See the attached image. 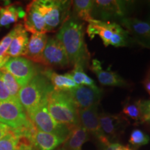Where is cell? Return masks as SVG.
Returning a JSON list of instances; mask_svg holds the SVG:
<instances>
[{"instance_id": "1", "label": "cell", "mask_w": 150, "mask_h": 150, "mask_svg": "<svg viewBox=\"0 0 150 150\" xmlns=\"http://www.w3.org/2000/svg\"><path fill=\"white\" fill-rule=\"evenodd\" d=\"M64 47L70 63L84 67L88 63L89 53L84 40L83 23L71 15L60 28L56 36Z\"/></svg>"}, {"instance_id": "2", "label": "cell", "mask_w": 150, "mask_h": 150, "mask_svg": "<svg viewBox=\"0 0 150 150\" xmlns=\"http://www.w3.org/2000/svg\"><path fill=\"white\" fill-rule=\"evenodd\" d=\"M47 108L52 117L59 123L71 129L80 125L78 108L68 91L54 90L48 97Z\"/></svg>"}, {"instance_id": "3", "label": "cell", "mask_w": 150, "mask_h": 150, "mask_svg": "<svg viewBox=\"0 0 150 150\" xmlns=\"http://www.w3.org/2000/svg\"><path fill=\"white\" fill-rule=\"evenodd\" d=\"M54 91L48 79L42 74H37L19 91L18 99L27 114L47 102L48 97Z\"/></svg>"}, {"instance_id": "4", "label": "cell", "mask_w": 150, "mask_h": 150, "mask_svg": "<svg viewBox=\"0 0 150 150\" xmlns=\"http://www.w3.org/2000/svg\"><path fill=\"white\" fill-rule=\"evenodd\" d=\"M46 26V33L63 25L70 16L72 1L64 0H35Z\"/></svg>"}, {"instance_id": "5", "label": "cell", "mask_w": 150, "mask_h": 150, "mask_svg": "<svg viewBox=\"0 0 150 150\" xmlns=\"http://www.w3.org/2000/svg\"><path fill=\"white\" fill-rule=\"evenodd\" d=\"M134 1L122 0H96L94 1L92 17L93 19L108 22L127 18Z\"/></svg>"}, {"instance_id": "6", "label": "cell", "mask_w": 150, "mask_h": 150, "mask_svg": "<svg viewBox=\"0 0 150 150\" xmlns=\"http://www.w3.org/2000/svg\"><path fill=\"white\" fill-rule=\"evenodd\" d=\"M30 121L38 131L55 134L66 139L72 129L56 122L50 115L47 108V102L27 114Z\"/></svg>"}, {"instance_id": "7", "label": "cell", "mask_w": 150, "mask_h": 150, "mask_svg": "<svg viewBox=\"0 0 150 150\" xmlns=\"http://www.w3.org/2000/svg\"><path fill=\"white\" fill-rule=\"evenodd\" d=\"M0 123L11 129H20L33 125L20 101L0 102Z\"/></svg>"}, {"instance_id": "8", "label": "cell", "mask_w": 150, "mask_h": 150, "mask_svg": "<svg viewBox=\"0 0 150 150\" xmlns=\"http://www.w3.org/2000/svg\"><path fill=\"white\" fill-rule=\"evenodd\" d=\"M100 127L104 136L110 143L117 140L125 132L129 125L128 118L123 114H110L102 112L99 114Z\"/></svg>"}, {"instance_id": "9", "label": "cell", "mask_w": 150, "mask_h": 150, "mask_svg": "<svg viewBox=\"0 0 150 150\" xmlns=\"http://www.w3.org/2000/svg\"><path fill=\"white\" fill-rule=\"evenodd\" d=\"M2 68L13 76L21 88L27 85L38 74L33 62L20 56L9 59Z\"/></svg>"}, {"instance_id": "10", "label": "cell", "mask_w": 150, "mask_h": 150, "mask_svg": "<svg viewBox=\"0 0 150 150\" xmlns=\"http://www.w3.org/2000/svg\"><path fill=\"white\" fill-rule=\"evenodd\" d=\"M42 64L55 67H66L70 64L64 47L56 37L48 39L42 54Z\"/></svg>"}, {"instance_id": "11", "label": "cell", "mask_w": 150, "mask_h": 150, "mask_svg": "<svg viewBox=\"0 0 150 150\" xmlns=\"http://www.w3.org/2000/svg\"><path fill=\"white\" fill-rule=\"evenodd\" d=\"M80 125L87 130L89 134L99 140L102 145H106L110 143L103 134L100 127L98 113V104L85 109H78Z\"/></svg>"}, {"instance_id": "12", "label": "cell", "mask_w": 150, "mask_h": 150, "mask_svg": "<svg viewBox=\"0 0 150 150\" xmlns=\"http://www.w3.org/2000/svg\"><path fill=\"white\" fill-rule=\"evenodd\" d=\"M68 92L78 109H85L99 104L102 95V91L97 86H77Z\"/></svg>"}, {"instance_id": "13", "label": "cell", "mask_w": 150, "mask_h": 150, "mask_svg": "<svg viewBox=\"0 0 150 150\" xmlns=\"http://www.w3.org/2000/svg\"><path fill=\"white\" fill-rule=\"evenodd\" d=\"M124 27L134 36L135 40L144 47L150 49V24L135 18H125L120 20Z\"/></svg>"}, {"instance_id": "14", "label": "cell", "mask_w": 150, "mask_h": 150, "mask_svg": "<svg viewBox=\"0 0 150 150\" xmlns=\"http://www.w3.org/2000/svg\"><path fill=\"white\" fill-rule=\"evenodd\" d=\"M122 27L116 22H104L93 19L88 22L86 31L91 39H93L98 35L102 39L105 47L110 45V41L112 35Z\"/></svg>"}, {"instance_id": "15", "label": "cell", "mask_w": 150, "mask_h": 150, "mask_svg": "<svg viewBox=\"0 0 150 150\" xmlns=\"http://www.w3.org/2000/svg\"><path fill=\"white\" fill-rule=\"evenodd\" d=\"M25 13L24 27L26 31L32 33H46L45 22L35 1H33L27 5Z\"/></svg>"}, {"instance_id": "16", "label": "cell", "mask_w": 150, "mask_h": 150, "mask_svg": "<svg viewBox=\"0 0 150 150\" xmlns=\"http://www.w3.org/2000/svg\"><path fill=\"white\" fill-rule=\"evenodd\" d=\"M48 40L46 33H32L29 39L24 57L27 58L34 63L42 64V54Z\"/></svg>"}, {"instance_id": "17", "label": "cell", "mask_w": 150, "mask_h": 150, "mask_svg": "<svg viewBox=\"0 0 150 150\" xmlns=\"http://www.w3.org/2000/svg\"><path fill=\"white\" fill-rule=\"evenodd\" d=\"M91 68V70L96 74L99 83L103 86L118 87H125L127 86L126 81L122 78L117 72L110 70H104L99 60L93 59L92 61Z\"/></svg>"}, {"instance_id": "18", "label": "cell", "mask_w": 150, "mask_h": 150, "mask_svg": "<svg viewBox=\"0 0 150 150\" xmlns=\"http://www.w3.org/2000/svg\"><path fill=\"white\" fill-rule=\"evenodd\" d=\"M65 140V138L55 134L43 132L38 129L31 137V141L36 150H54Z\"/></svg>"}, {"instance_id": "19", "label": "cell", "mask_w": 150, "mask_h": 150, "mask_svg": "<svg viewBox=\"0 0 150 150\" xmlns=\"http://www.w3.org/2000/svg\"><path fill=\"white\" fill-rule=\"evenodd\" d=\"M42 74L48 79L55 91H70L77 86L70 72L61 74L54 72L52 69H45Z\"/></svg>"}, {"instance_id": "20", "label": "cell", "mask_w": 150, "mask_h": 150, "mask_svg": "<svg viewBox=\"0 0 150 150\" xmlns=\"http://www.w3.org/2000/svg\"><path fill=\"white\" fill-rule=\"evenodd\" d=\"M18 28L16 34L11 42L8 51L6 53V55L8 56L9 57L16 58L23 56L27 50L29 42L28 32L24 29V25L18 24Z\"/></svg>"}, {"instance_id": "21", "label": "cell", "mask_w": 150, "mask_h": 150, "mask_svg": "<svg viewBox=\"0 0 150 150\" xmlns=\"http://www.w3.org/2000/svg\"><path fill=\"white\" fill-rule=\"evenodd\" d=\"M89 140V133L81 125L72 129L69 136L63 142L65 150H81L82 146Z\"/></svg>"}, {"instance_id": "22", "label": "cell", "mask_w": 150, "mask_h": 150, "mask_svg": "<svg viewBox=\"0 0 150 150\" xmlns=\"http://www.w3.org/2000/svg\"><path fill=\"white\" fill-rule=\"evenodd\" d=\"M25 11L21 7L9 5L0 7V28L13 24L19 18L25 17Z\"/></svg>"}, {"instance_id": "23", "label": "cell", "mask_w": 150, "mask_h": 150, "mask_svg": "<svg viewBox=\"0 0 150 150\" xmlns=\"http://www.w3.org/2000/svg\"><path fill=\"white\" fill-rule=\"evenodd\" d=\"M73 13L75 18L81 21L89 22L93 20V12L94 1L92 0H75L72 1Z\"/></svg>"}, {"instance_id": "24", "label": "cell", "mask_w": 150, "mask_h": 150, "mask_svg": "<svg viewBox=\"0 0 150 150\" xmlns=\"http://www.w3.org/2000/svg\"><path fill=\"white\" fill-rule=\"evenodd\" d=\"M122 114L127 118H130L136 124L142 123V100L131 101L128 99L124 103Z\"/></svg>"}, {"instance_id": "25", "label": "cell", "mask_w": 150, "mask_h": 150, "mask_svg": "<svg viewBox=\"0 0 150 150\" xmlns=\"http://www.w3.org/2000/svg\"><path fill=\"white\" fill-rule=\"evenodd\" d=\"M84 67L80 64L74 65V69L70 74L76 86H95V81L93 79L87 75L84 72Z\"/></svg>"}, {"instance_id": "26", "label": "cell", "mask_w": 150, "mask_h": 150, "mask_svg": "<svg viewBox=\"0 0 150 150\" xmlns=\"http://www.w3.org/2000/svg\"><path fill=\"white\" fill-rule=\"evenodd\" d=\"M0 72L1 73L5 85L6 86L7 89H8L13 99L19 101L18 94L21 87L19 86V84L16 81V79L13 77V76L8 71L6 70L5 69L1 68L0 70Z\"/></svg>"}, {"instance_id": "27", "label": "cell", "mask_w": 150, "mask_h": 150, "mask_svg": "<svg viewBox=\"0 0 150 150\" xmlns=\"http://www.w3.org/2000/svg\"><path fill=\"white\" fill-rule=\"evenodd\" d=\"M129 32L127 30L124 29L122 27L114 33L111 40L110 41V45H112L115 47H127L132 42V40L129 37Z\"/></svg>"}, {"instance_id": "28", "label": "cell", "mask_w": 150, "mask_h": 150, "mask_svg": "<svg viewBox=\"0 0 150 150\" xmlns=\"http://www.w3.org/2000/svg\"><path fill=\"white\" fill-rule=\"evenodd\" d=\"M149 137L140 129H134L131 133L129 142L134 149H138L141 146L149 143Z\"/></svg>"}, {"instance_id": "29", "label": "cell", "mask_w": 150, "mask_h": 150, "mask_svg": "<svg viewBox=\"0 0 150 150\" xmlns=\"http://www.w3.org/2000/svg\"><path fill=\"white\" fill-rule=\"evenodd\" d=\"M18 28V26L17 24L16 26H15L13 28V29L11 30L10 32L6 35L4 38H3L0 41V57H2V56L6 55V53L8 51L13 39V38L16 34Z\"/></svg>"}, {"instance_id": "30", "label": "cell", "mask_w": 150, "mask_h": 150, "mask_svg": "<svg viewBox=\"0 0 150 150\" xmlns=\"http://www.w3.org/2000/svg\"><path fill=\"white\" fill-rule=\"evenodd\" d=\"M13 99L4 82L1 73L0 72V102H5Z\"/></svg>"}, {"instance_id": "31", "label": "cell", "mask_w": 150, "mask_h": 150, "mask_svg": "<svg viewBox=\"0 0 150 150\" xmlns=\"http://www.w3.org/2000/svg\"><path fill=\"white\" fill-rule=\"evenodd\" d=\"M142 123L150 124V99L147 101L142 100Z\"/></svg>"}, {"instance_id": "32", "label": "cell", "mask_w": 150, "mask_h": 150, "mask_svg": "<svg viewBox=\"0 0 150 150\" xmlns=\"http://www.w3.org/2000/svg\"><path fill=\"white\" fill-rule=\"evenodd\" d=\"M125 146L117 143V142H112L108 143L107 145L103 146V150H124Z\"/></svg>"}, {"instance_id": "33", "label": "cell", "mask_w": 150, "mask_h": 150, "mask_svg": "<svg viewBox=\"0 0 150 150\" xmlns=\"http://www.w3.org/2000/svg\"><path fill=\"white\" fill-rule=\"evenodd\" d=\"M142 84H143V86L146 91L150 95V67L148 69L145 77L143 81H142Z\"/></svg>"}, {"instance_id": "34", "label": "cell", "mask_w": 150, "mask_h": 150, "mask_svg": "<svg viewBox=\"0 0 150 150\" xmlns=\"http://www.w3.org/2000/svg\"><path fill=\"white\" fill-rule=\"evenodd\" d=\"M9 130H10V127L0 123V139H1L2 137L4 136L8 132Z\"/></svg>"}, {"instance_id": "35", "label": "cell", "mask_w": 150, "mask_h": 150, "mask_svg": "<svg viewBox=\"0 0 150 150\" xmlns=\"http://www.w3.org/2000/svg\"><path fill=\"white\" fill-rule=\"evenodd\" d=\"M9 56L7 55H4L2 57H0V70L4 66V65L6 63V62L9 60Z\"/></svg>"}, {"instance_id": "36", "label": "cell", "mask_w": 150, "mask_h": 150, "mask_svg": "<svg viewBox=\"0 0 150 150\" xmlns=\"http://www.w3.org/2000/svg\"><path fill=\"white\" fill-rule=\"evenodd\" d=\"M124 150H133L128 147H124Z\"/></svg>"}, {"instance_id": "37", "label": "cell", "mask_w": 150, "mask_h": 150, "mask_svg": "<svg viewBox=\"0 0 150 150\" xmlns=\"http://www.w3.org/2000/svg\"><path fill=\"white\" fill-rule=\"evenodd\" d=\"M147 22H148L150 24V13H149V16H148V18H147Z\"/></svg>"}, {"instance_id": "38", "label": "cell", "mask_w": 150, "mask_h": 150, "mask_svg": "<svg viewBox=\"0 0 150 150\" xmlns=\"http://www.w3.org/2000/svg\"><path fill=\"white\" fill-rule=\"evenodd\" d=\"M58 150H65V149H63V148H61V149H58Z\"/></svg>"}, {"instance_id": "39", "label": "cell", "mask_w": 150, "mask_h": 150, "mask_svg": "<svg viewBox=\"0 0 150 150\" xmlns=\"http://www.w3.org/2000/svg\"><path fill=\"white\" fill-rule=\"evenodd\" d=\"M148 2H149V6H150V1H148Z\"/></svg>"}]
</instances>
